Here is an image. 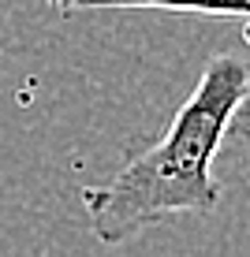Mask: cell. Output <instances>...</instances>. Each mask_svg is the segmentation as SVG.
Here are the masks:
<instances>
[{"instance_id": "1", "label": "cell", "mask_w": 250, "mask_h": 257, "mask_svg": "<svg viewBox=\"0 0 250 257\" xmlns=\"http://www.w3.org/2000/svg\"><path fill=\"white\" fill-rule=\"evenodd\" d=\"M246 82V60L231 52L213 56L202 67L191 97L176 108L164 135L138 157H131L109 183L82 190V205L97 242L116 246L168 216L217 209L220 183L213 175V161L228 138Z\"/></svg>"}, {"instance_id": "2", "label": "cell", "mask_w": 250, "mask_h": 257, "mask_svg": "<svg viewBox=\"0 0 250 257\" xmlns=\"http://www.w3.org/2000/svg\"><path fill=\"white\" fill-rule=\"evenodd\" d=\"M94 8H153V12L205 15V19H250V0H82L78 12Z\"/></svg>"}, {"instance_id": "3", "label": "cell", "mask_w": 250, "mask_h": 257, "mask_svg": "<svg viewBox=\"0 0 250 257\" xmlns=\"http://www.w3.org/2000/svg\"><path fill=\"white\" fill-rule=\"evenodd\" d=\"M228 135H231V138H239L243 146H250V82H246V93H243V101H239L235 116H231Z\"/></svg>"}, {"instance_id": "4", "label": "cell", "mask_w": 250, "mask_h": 257, "mask_svg": "<svg viewBox=\"0 0 250 257\" xmlns=\"http://www.w3.org/2000/svg\"><path fill=\"white\" fill-rule=\"evenodd\" d=\"M45 4H49L56 15H64V19H67V15H75L78 8H82V0H45Z\"/></svg>"}]
</instances>
